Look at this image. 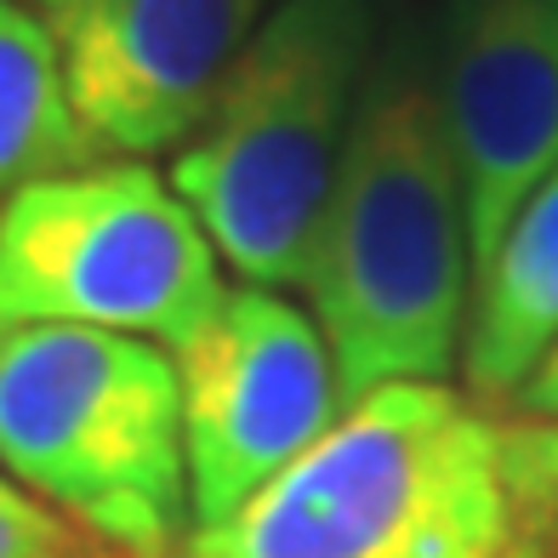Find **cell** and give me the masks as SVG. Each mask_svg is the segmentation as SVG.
Wrapping results in <instances>:
<instances>
[{
	"label": "cell",
	"mask_w": 558,
	"mask_h": 558,
	"mask_svg": "<svg viewBox=\"0 0 558 558\" xmlns=\"http://www.w3.org/2000/svg\"><path fill=\"white\" fill-rule=\"evenodd\" d=\"M302 291L342 404L388 383H445L462 365L473 228L422 52L376 58Z\"/></svg>",
	"instance_id": "obj_1"
},
{
	"label": "cell",
	"mask_w": 558,
	"mask_h": 558,
	"mask_svg": "<svg viewBox=\"0 0 558 558\" xmlns=\"http://www.w3.org/2000/svg\"><path fill=\"white\" fill-rule=\"evenodd\" d=\"M501 422L445 383H388L177 558H501Z\"/></svg>",
	"instance_id": "obj_2"
},
{
	"label": "cell",
	"mask_w": 558,
	"mask_h": 558,
	"mask_svg": "<svg viewBox=\"0 0 558 558\" xmlns=\"http://www.w3.org/2000/svg\"><path fill=\"white\" fill-rule=\"evenodd\" d=\"M376 69V0H279L171 155V189L240 286L302 291Z\"/></svg>",
	"instance_id": "obj_3"
},
{
	"label": "cell",
	"mask_w": 558,
	"mask_h": 558,
	"mask_svg": "<svg viewBox=\"0 0 558 558\" xmlns=\"http://www.w3.org/2000/svg\"><path fill=\"white\" fill-rule=\"evenodd\" d=\"M0 468L109 553L177 558L194 513L171 353L86 325L0 331Z\"/></svg>",
	"instance_id": "obj_4"
},
{
	"label": "cell",
	"mask_w": 558,
	"mask_h": 558,
	"mask_svg": "<svg viewBox=\"0 0 558 558\" xmlns=\"http://www.w3.org/2000/svg\"><path fill=\"white\" fill-rule=\"evenodd\" d=\"M222 296L217 245L148 160H92L0 206V331L86 325L183 353Z\"/></svg>",
	"instance_id": "obj_5"
},
{
	"label": "cell",
	"mask_w": 558,
	"mask_h": 558,
	"mask_svg": "<svg viewBox=\"0 0 558 558\" xmlns=\"http://www.w3.org/2000/svg\"><path fill=\"white\" fill-rule=\"evenodd\" d=\"M171 365L183 388L194 530L240 513L342 416L337 360L314 314L286 291L228 286L217 319Z\"/></svg>",
	"instance_id": "obj_6"
},
{
	"label": "cell",
	"mask_w": 558,
	"mask_h": 558,
	"mask_svg": "<svg viewBox=\"0 0 558 558\" xmlns=\"http://www.w3.org/2000/svg\"><path fill=\"white\" fill-rule=\"evenodd\" d=\"M104 160L177 155L279 0H29Z\"/></svg>",
	"instance_id": "obj_7"
},
{
	"label": "cell",
	"mask_w": 558,
	"mask_h": 558,
	"mask_svg": "<svg viewBox=\"0 0 558 558\" xmlns=\"http://www.w3.org/2000/svg\"><path fill=\"white\" fill-rule=\"evenodd\" d=\"M434 92L462 166L478 268L558 171V0H450Z\"/></svg>",
	"instance_id": "obj_8"
},
{
	"label": "cell",
	"mask_w": 558,
	"mask_h": 558,
	"mask_svg": "<svg viewBox=\"0 0 558 558\" xmlns=\"http://www.w3.org/2000/svg\"><path fill=\"white\" fill-rule=\"evenodd\" d=\"M558 348V171L513 211L473 268L468 337H462V376L468 399L496 411L519 404L530 376Z\"/></svg>",
	"instance_id": "obj_9"
},
{
	"label": "cell",
	"mask_w": 558,
	"mask_h": 558,
	"mask_svg": "<svg viewBox=\"0 0 558 558\" xmlns=\"http://www.w3.org/2000/svg\"><path fill=\"white\" fill-rule=\"evenodd\" d=\"M104 160L69 109L58 46L29 0H0V189Z\"/></svg>",
	"instance_id": "obj_10"
},
{
	"label": "cell",
	"mask_w": 558,
	"mask_h": 558,
	"mask_svg": "<svg viewBox=\"0 0 558 558\" xmlns=\"http://www.w3.org/2000/svg\"><path fill=\"white\" fill-rule=\"evenodd\" d=\"M501 496L507 536L501 558H558V422H501Z\"/></svg>",
	"instance_id": "obj_11"
},
{
	"label": "cell",
	"mask_w": 558,
	"mask_h": 558,
	"mask_svg": "<svg viewBox=\"0 0 558 558\" xmlns=\"http://www.w3.org/2000/svg\"><path fill=\"white\" fill-rule=\"evenodd\" d=\"M0 558H120L12 478H0Z\"/></svg>",
	"instance_id": "obj_12"
},
{
	"label": "cell",
	"mask_w": 558,
	"mask_h": 558,
	"mask_svg": "<svg viewBox=\"0 0 558 558\" xmlns=\"http://www.w3.org/2000/svg\"><path fill=\"white\" fill-rule=\"evenodd\" d=\"M519 411H524V416H553V422H558V348L547 353V365L530 376V388L519 393Z\"/></svg>",
	"instance_id": "obj_13"
}]
</instances>
